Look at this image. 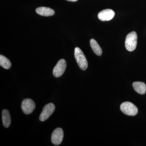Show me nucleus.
I'll return each instance as SVG.
<instances>
[{"mask_svg": "<svg viewBox=\"0 0 146 146\" xmlns=\"http://www.w3.org/2000/svg\"><path fill=\"white\" fill-rule=\"evenodd\" d=\"M0 65L5 69H9L11 66L10 60L3 55H0Z\"/></svg>", "mask_w": 146, "mask_h": 146, "instance_id": "13", "label": "nucleus"}, {"mask_svg": "<svg viewBox=\"0 0 146 146\" xmlns=\"http://www.w3.org/2000/svg\"><path fill=\"white\" fill-rule=\"evenodd\" d=\"M55 106L52 103H50L44 106L42 113L39 116V120L44 121L48 119L54 112Z\"/></svg>", "mask_w": 146, "mask_h": 146, "instance_id": "4", "label": "nucleus"}, {"mask_svg": "<svg viewBox=\"0 0 146 146\" xmlns=\"http://www.w3.org/2000/svg\"><path fill=\"white\" fill-rule=\"evenodd\" d=\"M115 16V12L111 9L102 10L98 14V18L102 21H109Z\"/></svg>", "mask_w": 146, "mask_h": 146, "instance_id": "8", "label": "nucleus"}, {"mask_svg": "<svg viewBox=\"0 0 146 146\" xmlns=\"http://www.w3.org/2000/svg\"><path fill=\"white\" fill-rule=\"evenodd\" d=\"M138 36L136 32L132 31L127 35L125 41V46L126 49L132 52L136 48L137 44Z\"/></svg>", "mask_w": 146, "mask_h": 146, "instance_id": "2", "label": "nucleus"}, {"mask_svg": "<svg viewBox=\"0 0 146 146\" xmlns=\"http://www.w3.org/2000/svg\"><path fill=\"white\" fill-rule=\"evenodd\" d=\"M66 1H68L70 2H76L77 1H78V0H66Z\"/></svg>", "mask_w": 146, "mask_h": 146, "instance_id": "14", "label": "nucleus"}, {"mask_svg": "<svg viewBox=\"0 0 146 146\" xmlns=\"http://www.w3.org/2000/svg\"><path fill=\"white\" fill-rule=\"evenodd\" d=\"M64 136V132L61 128H57L52 132L51 136L52 142L55 145H58L62 143Z\"/></svg>", "mask_w": 146, "mask_h": 146, "instance_id": "7", "label": "nucleus"}, {"mask_svg": "<svg viewBox=\"0 0 146 146\" xmlns=\"http://www.w3.org/2000/svg\"><path fill=\"white\" fill-rule=\"evenodd\" d=\"M90 45L93 51L97 55L100 56L102 54V50L96 40L92 39L90 40Z\"/></svg>", "mask_w": 146, "mask_h": 146, "instance_id": "12", "label": "nucleus"}, {"mask_svg": "<svg viewBox=\"0 0 146 146\" xmlns=\"http://www.w3.org/2000/svg\"><path fill=\"white\" fill-rule=\"evenodd\" d=\"M35 108L34 101L31 99H25L23 101L21 104L22 111L26 115L31 114Z\"/></svg>", "mask_w": 146, "mask_h": 146, "instance_id": "5", "label": "nucleus"}, {"mask_svg": "<svg viewBox=\"0 0 146 146\" xmlns=\"http://www.w3.org/2000/svg\"><path fill=\"white\" fill-rule=\"evenodd\" d=\"M36 12L39 15L46 17L53 16L55 13L54 11L52 9L44 7H41L36 8Z\"/></svg>", "mask_w": 146, "mask_h": 146, "instance_id": "9", "label": "nucleus"}, {"mask_svg": "<svg viewBox=\"0 0 146 146\" xmlns=\"http://www.w3.org/2000/svg\"><path fill=\"white\" fill-rule=\"evenodd\" d=\"M74 56L80 69L82 70H85L88 68V62L84 54L78 47H76L75 48Z\"/></svg>", "mask_w": 146, "mask_h": 146, "instance_id": "1", "label": "nucleus"}, {"mask_svg": "<svg viewBox=\"0 0 146 146\" xmlns=\"http://www.w3.org/2000/svg\"><path fill=\"white\" fill-rule=\"evenodd\" d=\"M120 109L124 114L128 116H135L138 112V108L136 106L128 102L123 103L120 106Z\"/></svg>", "mask_w": 146, "mask_h": 146, "instance_id": "3", "label": "nucleus"}, {"mask_svg": "<svg viewBox=\"0 0 146 146\" xmlns=\"http://www.w3.org/2000/svg\"><path fill=\"white\" fill-rule=\"evenodd\" d=\"M3 124L6 128L9 127L11 123L10 113L7 110H3L2 111Z\"/></svg>", "mask_w": 146, "mask_h": 146, "instance_id": "11", "label": "nucleus"}, {"mask_svg": "<svg viewBox=\"0 0 146 146\" xmlns=\"http://www.w3.org/2000/svg\"><path fill=\"white\" fill-rule=\"evenodd\" d=\"M67 67L66 61L63 59H60L54 68L53 74L55 77L61 76L64 73Z\"/></svg>", "mask_w": 146, "mask_h": 146, "instance_id": "6", "label": "nucleus"}, {"mask_svg": "<svg viewBox=\"0 0 146 146\" xmlns=\"http://www.w3.org/2000/svg\"><path fill=\"white\" fill-rule=\"evenodd\" d=\"M133 87L134 90L138 94L144 95L146 92L145 84L140 82H133Z\"/></svg>", "mask_w": 146, "mask_h": 146, "instance_id": "10", "label": "nucleus"}]
</instances>
